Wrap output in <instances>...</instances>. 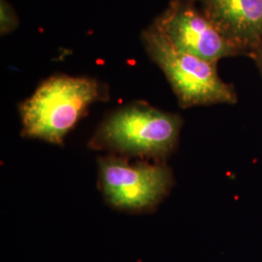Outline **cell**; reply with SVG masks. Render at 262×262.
Instances as JSON below:
<instances>
[{"mask_svg": "<svg viewBox=\"0 0 262 262\" xmlns=\"http://www.w3.org/2000/svg\"><path fill=\"white\" fill-rule=\"evenodd\" d=\"M107 97V88L95 78L51 76L19 103L21 135L60 145L90 107Z\"/></svg>", "mask_w": 262, "mask_h": 262, "instance_id": "6da1fadb", "label": "cell"}, {"mask_svg": "<svg viewBox=\"0 0 262 262\" xmlns=\"http://www.w3.org/2000/svg\"><path fill=\"white\" fill-rule=\"evenodd\" d=\"M183 119L146 102H133L111 113L95 131L89 146L94 150L164 160L178 145Z\"/></svg>", "mask_w": 262, "mask_h": 262, "instance_id": "7a4b0ae2", "label": "cell"}, {"mask_svg": "<svg viewBox=\"0 0 262 262\" xmlns=\"http://www.w3.org/2000/svg\"><path fill=\"white\" fill-rule=\"evenodd\" d=\"M141 40L150 60L164 73L181 108L238 102L233 84L219 75L217 62L176 49L152 23L142 31Z\"/></svg>", "mask_w": 262, "mask_h": 262, "instance_id": "3957f363", "label": "cell"}, {"mask_svg": "<svg viewBox=\"0 0 262 262\" xmlns=\"http://www.w3.org/2000/svg\"><path fill=\"white\" fill-rule=\"evenodd\" d=\"M98 163L105 199L122 211H152L174 186L172 170L165 163H131L112 156L99 159Z\"/></svg>", "mask_w": 262, "mask_h": 262, "instance_id": "277c9868", "label": "cell"}, {"mask_svg": "<svg viewBox=\"0 0 262 262\" xmlns=\"http://www.w3.org/2000/svg\"><path fill=\"white\" fill-rule=\"evenodd\" d=\"M152 24L180 51L217 62L243 52L225 37L194 0H171Z\"/></svg>", "mask_w": 262, "mask_h": 262, "instance_id": "5b68a950", "label": "cell"}, {"mask_svg": "<svg viewBox=\"0 0 262 262\" xmlns=\"http://www.w3.org/2000/svg\"><path fill=\"white\" fill-rule=\"evenodd\" d=\"M225 37L249 54L262 42V0H198Z\"/></svg>", "mask_w": 262, "mask_h": 262, "instance_id": "8992f818", "label": "cell"}, {"mask_svg": "<svg viewBox=\"0 0 262 262\" xmlns=\"http://www.w3.org/2000/svg\"><path fill=\"white\" fill-rule=\"evenodd\" d=\"M19 25V19L13 6L7 0H0V32L7 35L15 31Z\"/></svg>", "mask_w": 262, "mask_h": 262, "instance_id": "52a82bcc", "label": "cell"}, {"mask_svg": "<svg viewBox=\"0 0 262 262\" xmlns=\"http://www.w3.org/2000/svg\"><path fill=\"white\" fill-rule=\"evenodd\" d=\"M249 56L254 61L260 75L262 76V42L252 50V52L249 54Z\"/></svg>", "mask_w": 262, "mask_h": 262, "instance_id": "ba28073f", "label": "cell"}, {"mask_svg": "<svg viewBox=\"0 0 262 262\" xmlns=\"http://www.w3.org/2000/svg\"><path fill=\"white\" fill-rule=\"evenodd\" d=\"M194 1H196V2H198V0H194Z\"/></svg>", "mask_w": 262, "mask_h": 262, "instance_id": "9c48e42d", "label": "cell"}]
</instances>
